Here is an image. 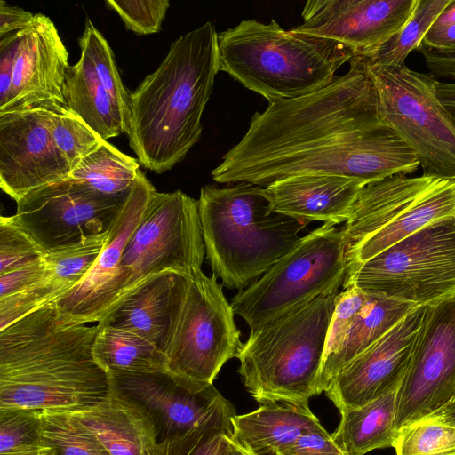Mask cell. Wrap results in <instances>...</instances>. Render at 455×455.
<instances>
[{
    "label": "cell",
    "mask_w": 455,
    "mask_h": 455,
    "mask_svg": "<svg viewBox=\"0 0 455 455\" xmlns=\"http://www.w3.org/2000/svg\"><path fill=\"white\" fill-rule=\"evenodd\" d=\"M327 86L268 102L212 171L219 183L267 187L298 175H334L368 184L413 173L416 153L379 116L374 84L358 57Z\"/></svg>",
    "instance_id": "cell-1"
},
{
    "label": "cell",
    "mask_w": 455,
    "mask_h": 455,
    "mask_svg": "<svg viewBox=\"0 0 455 455\" xmlns=\"http://www.w3.org/2000/svg\"><path fill=\"white\" fill-rule=\"evenodd\" d=\"M97 324L68 323L48 303L0 331V410H76L107 396L92 355Z\"/></svg>",
    "instance_id": "cell-2"
},
{
    "label": "cell",
    "mask_w": 455,
    "mask_h": 455,
    "mask_svg": "<svg viewBox=\"0 0 455 455\" xmlns=\"http://www.w3.org/2000/svg\"><path fill=\"white\" fill-rule=\"evenodd\" d=\"M219 71L218 33L207 21L173 41L159 67L130 93L126 134L145 168L169 171L199 140Z\"/></svg>",
    "instance_id": "cell-3"
},
{
    "label": "cell",
    "mask_w": 455,
    "mask_h": 455,
    "mask_svg": "<svg viewBox=\"0 0 455 455\" xmlns=\"http://www.w3.org/2000/svg\"><path fill=\"white\" fill-rule=\"evenodd\" d=\"M197 201L206 258L228 289L255 282L298 243L306 227L269 213L264 188L251 183L204 186Z\"/></svg>",
    "instance_id": "cell-4"
},
{
    "label": "cell",
    "mask_w": 455,
    "mask_h": 455,
    "mask_svg": "<svg viewBox=\"0 0 455 455\" xmlns=\"http://www.w3.org/2000/svg\"><path fill=\"white\" fill-rule=\"evenodd\" d=\"M220 71L268 102L316 92L332 82L354 54L331 40L245 20L218 33Z\"/></svg>",
    "instance_id": "cell-5"
},
{
    "label": "cell",
    "mask_w": 455,
    "mask_h": 455,
    "mask_svg": "<svg viewBox=\"0 0 455 455\" xmlns=\"http://www.w3.org/2000/svg\"><path fill=\"white\" fill-rule=\"evenodd\" d=\"M339 288L303 301L250 331L236 358L238 373L258 403L308 406Z\"/></svg>",
    "instance_id": "cell-6"
},
{
    "label": "cell",
    "mask_w": 455,
    "mask_h": 455,
    "mask_svg": "<svg viewBox=\"0 0 455 455\" xmlns=\"http://www.w3.org/2000/svg\"><path fill=\"white\" fill-rule=\"evenodd\" d=\"M455 215V177L394 176L366 184L341 227L347 275L425 226Z\"/></svg>",
    "instance_id": "cell-7"
},
{
    "label": "cell",
    "mask_w": 455,
    "mask_h": 455,
    "mask_svg": "<svg viewBox=\"0 0 455 455\" xmlns=\"http://www.w3.org/2000/svg\"><path fill=\"white\" fill-rule=\"evenodd\" d=\"M429 305L455 294V215L401 239L347 275L343 288Z\"/></svg>",
    "instance_id": "cell-8"
},
{
    "label": "cell",
    "mask_w": 455,
    "mask_h": 455,
    "mask_svg": "<svg viewBox=\"0 0 455 455\" xmlns=\"http://www.w3.org/2000/svg\"><path fill=\"white\" fill-rule=\"evenodd\" d=\"M346 244L341 228L326 222L298 243L259 279L231 299L250 331L298 304L343 287Z\"/></svg>",
    "instance_id": "cell-9"
},
{
    "label": "cell",
    "mask_w": 455,
    "mask_h": 455,
    "mask_svg": "<svg viewBox=\"0 0 455 455\" xmlns=\"http://www.w3.org/2000/svg\"><path fill=\"white\" fill-rule=\"evenodd\" d=\"M234 315L217 277L195 270L165 350L166 374L178 386L203 392L236 357L243 343Z\"/></svg>",
    "instance_id": "cell-10"
},
{
    "label": "cell",
    "mask_w": 455,
    "mask_h": 455,
    "mask_svg": "<svg viewBox=\"0 0 455 455\" xmlns=\"http://www.w3.org/2000/svg\"><path fill=\"white\" fill-rule=\"evenodd\" d=\"M358 58L374 84L381 120L416 153L423 174L455 177V121L435 95V76Z\"/></svg>",
    "instance_id": "cell-11"
},
{
    "label": "cell",
    "mask_w": 455,
    "mask_h": 455,
    "mask_svg": "<svg viewBox=\"0 0 455 455\" xmlns=\"http://www.w3.org/2000/svg\"><path fill=\"white\" fill-rule=\"evenodd\" d=\"M204 254L198 201L180 190H156L124 251L119 300L150 275L174 271L191 276Z\"/></svg>",
    "instance_id": "cell-12"
},
{
    "label": "cell",
    "mask_w": 455,
    "mask_h": 455,
    "mask_svg": "<svg viewBox=\"0 0 455 455\" xmlns=\"http://www.w3.org/2000/svg\"><path fill=\"white\" fill-rule=\"evenodd\" d=\"M455 401V294L426 306L397 394L395 428L428 418Z\"/></svg>",
    "instance_id": "cell-13"
},
{
    "label": "cell",
    "mask_w": 455,
    "mask_h": 455,
    "mask_svg": "<svg viewBox=\"0 0 455 455\" xmlns=\"http://www.w3.org/2000/svg\"><path fill=\"white\" fill-rule=\"evenodd\" d=\"M127 196H105L67 178L27 194L13 216L49 251L107 232Z\"/></svg>",
    "instance_id": "cell-14"
},
{
    "label": "cell",
    "mask_w": 455,
    "mask_h": 455,
    "mask_svg": "<svg viewBox=\"0 0 455 455\" xmlns=\"http://www.w3.org/2000/svg\"><path fill=\"white\" fill-rule=\"evenodd\" d=\"M61 106L49 101L0 113V187L16 203L72 171L50 131L51 116Z\"/></svg>",
    "instance_id": "cell-15"
},
{
    "label": "cell",
    "mask_w": 455,
    "mask_h": 455,
    "mask_svg": "<svg viewBox=\"0 0 455 455\" xmlns=\"http://www.w3.org/2000/svg\"><path fill=\"white\" fill-rule=\"evenodd\" d=\"M79 46L80 59L69 66L66 76L67 108L103 140L127 133L130 93L124 86L111 47L90 20Z\"/></svg>",
    "instance_id": "cell-16"
},
{
    "label": "cell",
    "mask_w": 455,
    "mask_h": 455,
    "mask_svg": "<svg viewBox=\"0 0 455 455\" xmlns=\"http://www.w3.org/2000/svg\"><path fill=\"white\" fill-rule=\"evenodd\" d=\"M156 191L139 170L133 187L116 215L107 242L85 277L58 300L52 302L68 323H100L120 299L118 277L125 245Z\"/></svg>",
    "instance_id": "cell-17"
},
{
    "label": "cell",
    "mask_w": 455,
    "mask_h": 455,
    "mask_svg": "<svg viewBox=\"0 0 455 455\" xmlns=\"http://www.w3.org/2000/svg\"><path fill=\"white\" fill-rule=\"evenodd\" d=\"M419 0H309L303 23L291 30L336 42L355 56L368 55L409 20Z\"/></svg>",
    "instance_id": "cell-18"
},
{
    "label": "cell",
    "mask_w": 455,
    "mask_h": 455,
    "mask_svg": "<svg viewBox=\"0 0 455 455\" xmlns=\"http://www.w3.org/2000/svg\"><path fill=\"white\" fill-rule=\"evenodd\" d=\"M426 306L416 307L331 379L324 393L339 411L360 407L400 387Z\"/></svg>",
    "instance_id": "cell-19"
},
{
    "label": "cell",
    "mask_w": 455,
    "mask_h": 455,
    "mask_svg": "<svg viewBox=\"0 0 455 455\" xmlns=\"http://www.w3.org/2000/svg\"><path fill=\"white\" fill-rule=\"evenodd\" d=\"M68 52L50 18L36 13L17 34L12 86L0 113L43 102L66 105Z\"/></svg>",
    "instance_id": "cell-20"
},
{
    "label": "cell",
    "mask_w": 455,
    "mask_h": 455,
    "mask_svg": "<svg viewBox=\"0 0 455 455\" xmlns=\"http://www.w3.org/2000/svg\"><path fill=\"white\" fill-rule=\"evenodd\" d=\"M190 276L165 271L129 291L98 323L135 333L165 354Z\"/></svg>",
    "instance_id": "cell-21"
},
{
    "label": "cell",
    "mask_w": 455,
    "mask_h": 455,
    "mask_svg": "<svg viewBox=\"0 0 455 455\" xmlns=\"http://www.w3.org/2000/svg\"><path fill=\"white\" fill-rule=\"evenodd\" d=\"M108 377L149 412L159 442L185 434L198 425L221 395L213 385L200 393L189 392L162 373H118Z\"/></svg>",
    "instance_id": "cell-22"
},
{
    "label": "cell",
    "mask_w": 455,
    "mask_h": 455,
    "mask_svg": "<svg viewBox=\"0 0 455 455\" xmlns=\"http://www.w3.org/2000/svg\"><path fill=\"white\" fill-rule=\"evenodd\" d=\"M363 181L334 175H298L264 188L269 213L307 225L312 221L345 223Z\"/></svg>",
    "instance_id": "cell-23"
},
{
    "label": "cell",
    "mask_w": 455,
    "mask_h": 455,
    "mask_svg": "<svg viewBox=\"0 0 455 455\" xmlns=\"http://www.w3.org/2000/svg\"><path fill=\"white\" fill-rule=\"evenodd\" d=\"M63 411L86 426L109 455H159L158 435L149 412L110 381L102 400Z\"/></svg>",
    "instance_id": "cell-24"
},
{
    "label": "cell",
    "mask_w": 455,
    "mask_h": 455,
    "mask_svg": "<svg viewBox=\"0 0 455 455\" xmlns=\"http://www.w3.org/2000/svg\"><path fill=\"white\" fill-rule=\"evenodd\" d=\"M322 427L309 406L286 403H264L232 418L234 438L259 455H274L299 435Z\"/></svg>",
    "instance_id": "cell-25"
},
{
    "label": "cell",
    "mask_w": 455,
    "mask_h": 455,
    "mask_svg": "<svg viewBox=\"0 0 455 455\" xmlns=\"http://www.w3.org/2000/svg\"><path fill=\"white\" fill-rule=\"evenodd\" d=\"M417 305L369 294V299L352 321L333 357L323 364L317 379L318 394L325 392L331 379L354 358L403 320Z\"/></svg>",
    "instance_id": "cell-26"
},
{
    "label": "cell",
    "mask_w": 455,
    "mask_h": 455,
    "mask_svg": "<svg viewBox=\"0 0 455 455\" xmlns=\"http://www.w3.org/2000/svg\"><path fill=\"white\" fill-rule=\"evenodd\" d=\"M398 389L360 407L339 411L340 421L331 437L347 455H364L373 450L394 447L398 434Z\"/></svg>",
    "instance_id": "cell-27"
},
{
    "label": "cell",
    "mask_w": 455,
    "mask_h": 455,
    "mask_svg": "<svg viewBox=\"0 0 455 455\" xmlns=\"http://www.w3.org/2000/svg\"><path fill=\"white\" fill-rule=\"evenodd\" d=\"M92 355L107 375L118 373L166 374L164 353L131 331L97 323Z\"/></svg>",
    "instance_id": "cell-28"
},
{
    "label": "cell",
    "mask_w": 455,
    "mask_h": 455,
    "mask_svg": "<svg viewBox=\"0 0 455 455\" xmlns=\"http://www.w3.org/2000/svg\"><path fill=\"white\" fill-rule=\"evenodd\" d=\"M140 164L108 140L84 157L68 179L95 192L109 196H127L136 180Z\"/></svg>",
    "instance_id": "cell-29"
},
{
    "label": "cell",
    "mask_w": 455,
    "mask_h": 455,
    "mask_svg": "<svg viewBox=\"0 0 455 455\" xmlns=\"http://www.w3.org/2000/svg\"><path fill=\"white\" fill-rule=\"evenodd\" d=\"M235 414L233 404L220 395L198 425L159 442V455H225Z\"/></svg>",
    "instance_id": "cell-30"
},
{
    "label": "cell",
    "mask_w": 455,
    "mask_h": 455,
    "mask_svg": "<svg viewBox=\"0 0 455 455\" xmlns=\"http://www.w3.org/2000/svg\"><path fill=\"white\" fill-rule=\"evenodd\" d=\"M109 229L76 243L46 251L45 283L50 303L60 299L85 277L101 252Z\"/></svg>",
    "instance_id": "cell-31"
},
{
    "label": "cell",
    "mask_w": 455,
    "mask_h": 455,
    "mask_svg": "<svg viewBox=\"0 0 455 455\" xmlns=\"http://www.w3.org/2000/svg\"><path fill=\"white\" fill-rule=\"evenodd\" d=\"M451 0H419L411 18L387 42L373 52L357 56L380 66H403L409 53L420 44L424 36Z\"/></svg>",
    "instance_id": "cell-32"
},
{
    "label": "cell",
    "mask_w": 455,
    "mask_h": 455,
    "mask_svg": "<svg viewBox=\"0 0 455 455\" xmlns=\"http://www.w3.org/2000/svg\"><path fill=\"white\" fill-rule=\"evenodd\" d=\"M39 414V442L52 446L55 455H109L94 434L63 410Z\"/></svg>",
    "instance_id": "cell-33"
},
{
    "label": "cell",
    "mask_w": 455,
    "mask_h": 455,
    "mask_svg": "<svg viewBox=\"0 0 455 455\" xmlns=\"http://www.w3.org/2000/svg\"><path fill=\"white\" fill-rule=\"evenodd\" d=\"M395 455H455V427L432 418L411 423L398 430Z\"/></svg>",
    "instance_id": "cell-34"
},
{
    "label": "cell",
    "mask_w": 455,
    "mask_h": 455,
    "mask_svg": "<svg viewBox=\"0 0 455 455\" xmlns=\"http://www.w3.org/2000/svg\"><path fill=\"white\" fill-rule=\"evenodd\" d=\"M50 131L57 148L72 170L103 140L67 106L53 111L50 119Z\"/></svg>",
    "instance_id": "cell-35"
},
{
    "label": "cell",
    "mask_w": 455,
    "mask_h": 455,
    "mask_svg": "<svg viewBox=\"0 0 455 455\" xmlns=\"http://www.w3.org/2000/svg\"><path fill=\"white\" fill-rule=\"evenodd\" d=\"M45 254L13 215L0 217V275L37 261Z\"/></svg>",
    "instance_id": "cell-36"
},
{
    "label": "cell",
    "mask_w": 455,
    "mask_h": 455,
    "mask_svg": "<svg viewBox=\"0 0 455 455\" xmlns=\"http://www.w3.org/2000/svg\"><path fill=\"white\" fill-rule=\"evenodd\" d=\"M368 299L369 294L355 287L346 288L339 293L327 333L321 367L336 354L352 321Z\"/></svg>",
    "instance_id": "cell-37"
},
{
    "label": "cell",
    "mask_w": 455,
    "mask_h": 455,
    "mask_svg": "<svg viewBox=\"0 0 455 455\" xmlns=\"http://www.w3.org/2000/svg\"><path fill=\"white\" fill-rule=\"evenodd\" d=\"M106 4L118 13L127 29L148 35L161 29L170 6L168 0H107Z\"/></svg>",
    "instance_id": "cell-38"
},
{
    "label": "cell",
    "mask_w": 455,
    "mask_h": 455,
    "mask_svg": "<svg viewBox=\"0 0 455 455\" xmlns=\"http://www.w3.org/2000/svg\"><path fill=\"white\" fill-rule=\"evenodd\" d=\"M38 443V411L25 409L0 410V453Z\"/></svg>",
    "instance_id": "cell-39"
},
{
    "label": "cell",
    "mask_w": 455,
    "mask_h": 455,
    "mask_svg": "<svg viewBox=\"0 0 455 455\" xmlns=\"http://www.w3.org/2000/svg\"><path fill=\"white\" fill-rule=\"evenodd\" d=\"M274 455H347L326 429L307 432L285 445Z\"/></svg>",
    "instance_id": "cell-40"
},
{
    "label": "cell",
    "mask_w": 455,
    "mask_h": 455,
    "mask_svg": "<svg viewBox=\"0 0 455 455\" xmlns=\"http://www.w3.org/2000/svg\"><path fill=\"white\" fill-rule=\"evenodd\" d=\"M46 275L45 256L0 275V299L21 293L38 284Z\"/></svg>",
    "instance_id": "cell-41"
},
{
    "label": "cell",
    "mask_w": 455,
    "mask_h": 455,
    "mask_svg": "<svg viewBox=\"0 0 455 455\" xmlns=\"http://www.w3.org/2000/svg\"><path fill=\"white\" fill-rule=\"evenodd\" d=\"M415 51L422 54L432 76L455 83V48L438 50L419 44Z\"/></svg>",
    "instance_id": "cell-42"
},
{
    "label": "cell",
    "mask_w": 455,
    "mask_h": 455,
    "mask_svg": "<svg viewBox=\"0 0 455 455\" xmlns=\"http://www.w3.org/2000/svg\"><path fill=\"white\" fill-rule=\"evenodd\" d=\"M17 34L0 39V108L6 103L12 86Z\"/></svg>",
    "instance_id": "cell-43"
},
{
    "label": "cell",
    "mask_w": 455,
    "mask_h": 455,
    "mask_svg": "<svg viewBox=\"0 0 455 455\" xmlns=\"http://www.w3.org/2000/svg\"><path fill=\"white\" fill-rule=\"evenodd\" d=\"M35 13L0 1V39L19 32L34 19Z\"/></svg>",
    "instance_id": "cell-44"
},
{
    "label": "cell",
    "mask_w": 455,
    "mask_h": 455,
    "mask_svg": "<svg viewBox=\"0 0 455 455\" xmlns=\"http://www.w3.org/2000/svg\"><path fill=\"white\" fill-rule=\"evenodd\" d=\"M420 44L438 50L455 48V25L430 28Z\"/></svg>",
    "instance_id": "cell-45"
},
{
    "label": "cell",
    "mask_w": 455,
    "mask_h": 455,
    "mask_svg": "<svg viewBox=\"0 0 455 455\" xmlns=\"http://www.w3.org/2000/svg\"><path fill=\"white\" fill-rule=\"evenodd\" d=\"M435 90L438 100L455 121V83L436 80Z\"/></svg>",
    "instance_id": "cell-46"
},
{
    "label": "cell",
    "mask_w": 455,
    "mask_h": 455,
    "mask_svg": "<svg viewBox=\"0 0 455 455\" xmlns=\"http://www.w3.org/2000/svg\"><path fill=\"white\" fill-rule=\"evenodd\" d=\"M0 455H55V451L50 445L38 443L20 446Z\"/></svg>",
    "instance_id": "cell-47"
},
{
    "label": "cell",
    "mask_w": 455,
    "mask_h": 455,
    "mask_svg": "<svg viewBox=\"0 0 455 455\" xmlns=\"http://www.w3.org/2000/svg\"><path fill=\"white\" fill-rule=\"evenodd\" d=\"M451 25H455V0H451L450 4L439 14L431 28H442Z\"/></svg>",
    "instance_id": "cell-48"
},
{
    "label": "cell",
    "mask_w": 455,
    "mask_h": 455,
    "mask_svg": "<svg viewBox=\"0 0 455 455\" xmlns=\"http://www.w3.org/2000/svg\"><path fill=\"white\" fill-rule=\"evenodd\" d=\"M442 423L455 427V404L428 417Z\"/></svg>",
    "instance_id": "cell-49"
},
{
    "label": "cell",
    "mask_w": 455,
    "mask_h": 455,
    "mask_svg": "<svg viewBox=\"0 0 455 455\" xmlns=\"http://www.w3.org/2000/svg\"><path fill=\"white\" fill-rule=\"evenodd\" d=\"M225 455H259L250 451L241 443H239L233 436L229 437Z\"/></svg>",
    "instance_id": "cell-50"
},
{
    "label": "cell",
    "mask_w": 455,
    "mask_h": 455,
    "mask_svg": "<svg viewBox=\"0 0 455 455\" xmlns=\"http://www.w3.org/2000/svg\"><path fill=\"white\" fill-rule=\"evenodd\" d=\"M454 404H455V401H454V402H453L450 406L454 405ZM448 407H449V406H448ZM446 408H447V407H446Z\"/></svg>",
    "instance_id": "cell-51"
}]
</instances>
